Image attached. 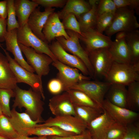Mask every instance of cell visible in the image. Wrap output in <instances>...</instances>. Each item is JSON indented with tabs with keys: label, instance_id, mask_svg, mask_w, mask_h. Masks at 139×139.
I'll use <instances>...</instances> for the list:
<instances>
[{
	"label": "cell",
	"instance_id": "cell-1",
	"mask_svg": "<svg viewBox=\"0 0 139 139\" xmlns=\"http://www.w3.org/2000/svg\"><path fill=\"white\" fill-rule=\"evenodd\" d=\"M15 99L13 108L20 109L24 108L25 112L34 121H44L41 115L44 110V102L39 92L34 91L31 88L28 90L22 89L17 85L13 90Z\"/></svg>",
	"mask_w": 139,
	"mask_h": 139
},
{
	"label": "cell",
	"instance_id": "cell-2",
	"mask_svg": "<svg viewBox=\"0 0 139 139\" xmlns=\"http://www.w3.org/2000/svg\"><path fill=\"white\" fill-rule=\"evenodd\" d=\"M105 79L111 84L126 86L139 81V63L125 64L114 61Z\"/></svg>",
	"mask_w": 139,
	"mask_h": 139
},
{
	"label": "cell",
	"instance_id": "cell-3",
	"mask_svg": "<svg viewBox=\"0 0 139 139\" xmlns=\"http://www.w3.org/2000/svg\"><path fill=\"white\" fill-rule=\"evenodd\" d=\"M135 11L128 7L117 8L111 24L105 32L106 34L109 37L119 32L138 29L139 24Z\"/></svg>",
	"mask_w": 139,
	"mask_h": 139
},
{
	"label": "cell",
	"instance_id": "cell-4",
	"mask_svg": "<svg viewBox=\"0 0 139 139\" xmlns=\"http://www.w3.org/2000/svg\"><path fill=\"white\" fill-rule=\"evenodd\" d=\"M7 57L10 67L16 79L17 83H23L31 86L33 90L39 92L43 100L45 99L42 79L37 74L26 70L13 58L6 49L2 46Z\"/></svg>",
	"mask_w": 139,
	"mask_h": 139
},
{
	"label": "cell",
	"instance_id": "cell-5",
	"mask_svg": "<svg viewBox=\"0 0 139 139\" xmlns=\"http://www.w3.org/2000/svg\"><path fill=\"white\" fill-rule=\"evenodd\" d=\"M17 38L18 43L25 46L31 47L38 53L47 55L53 62L57 60L50 50L48 43L36 35L27 24L17 29Z\"/></svg>",
	"mask_w": 139,
	"mask_h": 139
},
{
	"label": "cell",
	"instance_id": "cell-6",
	"mask_svg": "<svg viewBox=\"0 0 139 139\" xmlns=\"http://www.w3.org/2000/svg\"><path fill=\"white\" fill-rule=\"evenodd\" d=\"M66 32L69 36L68 40L62 37L56 39L66 51L72 53L80 58L87 67L91 77H93V70L90 63L88 53L82 47L79 41V34L72 30H67Z\"/></svg>",
	"mask_w": 139,
	"mask_h": 139
},
{
	"label": "cell",
	"instance_id": "cell-7",
	"mask_svg": "<svg viewBox=\"0 0 139 139\" xmlns=\"http://www.w3.org/2000/svg\"><path fill=\"white\" fill-rule=\"evenodd\" d=\"M55 126L74 135L81 134L87 129L88 125L76 116L72 115L50 117L44 123L36 127Z\"/></svg>",
	"mask_w": 139,
	"mask_h": 139
},
{
	"label": "cell",
	"instance_id": "cell-8",
	"mask_svg": "<svg viewBox=\"0 0 139 139\" xmlns=\"http://www.w3.org/2000/svg\"><path fill=\"white\" fill-rule=\"evenodd\" d=\"M88 54L93 70V77L105 79L114 61L108 49H99Z\"/></svg>",
	"mask_w": 139,
	"mask_h": 139
},
{
	"label": "cell",
	"instance_id": "cell-9",
	"mask_svg": "<svg viewBox=\"0 0 139 139\" xmlns=\"http://www.w3.org/2000/svg\"><path fill=\"white\" fill-rule=\"evenodd\" d=\"M19 43L22 51L27 60V63L33 68L41 79L42 76L47 75L50 71V65L53 62L47 55L37 52L33 48Z\"/></svg>",
	"mask_w": 139,
	"mask_h": 139
},
{
	"label": "cell",
	"instance_id": "cell-10",
	"mask_svg": "<svg viewBox=\"0 0 139 139\" xmlns=\"http://www.w3.org/2000/svg\"><path fill=\"white\" fill-rule=\"evenodd\" d=\"M111 84L107 81L86 80L78 83L68 89H77L83 91L91 97L103 109L102 105L104 98Z\"/></svg>",
	"mask_w": 139,
	"mask_h": 139
},
{
	"label": "cell",
	"instance_id": "cell-11",
	"mask_svg": "<svg viewBox=\"0 0 139 139\" xmlns=\"http://www.w3.org/2000/svg\"><path fill=\"white\" fill-rule=\"evenodd\" d=\"M52 64L58 71L57 78L62 83L65 91L76 84L90 80L91 78L80 73L78 69L64 64L58 60L53 62Z\"/></svg>",
	"mask_w": 139,
	"mask_h": 139
},
{
	"label": "cell",
	"instance_id": "cell-12",
	"mask_svg": "<svg viewBox=\"0 0 139 139\" xmlns=\"http://www.w3.org/2000/svg\"><path fill=\"white\" fill-rule=\"evenodd\" d=\"M49 46L50 50L59 61L78 69L85 75L90 76L89 72L83 62L76 56L67 53L58 41L52 42Z\"/></svg>",
	"mask_w": 139,
	"mask_h": 139
},
{
	"label": "cell",
	"instance_id": "cell-13",
	"mask_svg": "<svg viewBox=\"0 0 139 139\" xmlns=\"http://www.w3.org/2000/svg\"><path fill=\"white\" fill-rule=\"evenodd\" d=\"M79 37L85 44V50L88 53L99 49H108L112 42L109 37L95 29L81 32Z\"/></svg>",
	"mask_w": 139,
	"mask_h": 139
},
{
	"label": "cell",
	"instance_id": "cell-14",
	"mask_svg": "<svg viewBox=\"0 0 139 139\" xmlns=\"http://www.w3.org/2000/svg\"><path fill=\"white\" fill-rule=\"evenodd\" d=\"M102 106L115 121L125 126L137 120L139 118L137 112L115 105L106 99H104Z\"/></svg>",
	"mask_w": 139,
	"mask_h": 139
},
{
	"label": "cell",
	"instance_id": "cell-15",
	"mask_svg": "<svg viewBox=\"0 0 139 139\" xmlns=\"http://www.w3.org/2000/svg\"><path fill=\"white\" fill-rule=\"evenodd\" d=\"M48 106L52 113L55 116H75L74 105L66 91L50 98Z\"/></svg>",
	"mask_w": 139,
	"mask_h": 139
},
{
	"label": "cell",
	"instance_id": "cell-16",
	"mask_svg": "<svg viewBox=\"0 0 139 139\" xmlns=\"http://www.w3.org/2000/svg\"><path fill=\"white\" fill-rule=\"evenodd\" d=\"M55 8H46L44 11L41 12L40 7H38L31 13L27 22V25L32 31L45 42L46 41L42 33L43 29L49 17L55 12Z\"/></svg>",
	"mask_w": 139,
	"mask_h": 139
},
{
	"label": "cell",
	"instance_id": "cell-17",
	"mask_svg": "<svg viewBox=\"0 0 139 139\" xmlns=\"http://www.w3.org/2000/svg\"><path fill=\"white\" fill-rule=\"evenodd\" d=\"M115 121L104 109L103 113L91 121L87 129L92 139H105L107 132Z\"/></svg>",
	"mask_w": 139,
	"mask_h": 139
},
{
	"label": "cell",
	"instance_id": "cell-18",
	"mask_svg": "<svg viewBox=\"0 0 139 139\" xmlns=\"http://www.w3.org/2000/svg\"><path fill=\"white\" fill-rule=\"evenodd\" d=\"M46 42L50 43L55 38L62 37L67 40L70 37L64 29L57 13L54 12L48 18L42 30Z\"/></svg>",
	"mask_w": 139,
	"mask_h": 139
},
{
	"label": "cell",
	"instance_id": "cell-19",
	"mask_svg": "<svg viewBox=\"0 0 139 139\" xmlns=\"http://www.w3.org/2000/svg\"><path fill=\"white\" fill-rule=\"evenodd\" d=\"M12 125L20 136H27V131L35 127L39 120L34 121L25 112L20 113L15 108L11 110L10 116L8 117Z\"/></svg>",
	"mask_w": 139,
	"mask_h": 139
},
{
	"label": "cell",
	"instance_id": "cell-20",
	"mask_svg": "<svg viewBox=\"0 0 139 139\" xmlns=\"http://www.w3.org/2000/svg\"><path fill=\"white\" fill-rule=\"evenodd\" d=\"M17 29L7 31L5 38L6 50L12 53L14 59L22 67L34 73L33 68L24 59L19 46L17 38Z\"/></svg>",
	"mask_w": 139,
	"mask_h": 139
},
{
	"label": "cell",
	"instance_id": "cell-21",
	"mask_svg": "<svg viewBox=\"0 0 139 139\" xmlns=\"http://www.w3.org/2000/svg\"><path fill=\"white\" fill-rule=\"evenodd\" d=\"M17 83L7 57L0 52V88L13 90Z\"/></svg>",
	"mask_w": 139,
	"mask_h": 139
},
{
	"label": "cell",
	"instance_id": "cell-22",
	"mask_svg": "<svg viewBox=\"0 0 139 139\" xmlns=\"http://www.w3.org/2000/svg\"><path fill=\"white\" fill-rule=\"evenodd\" d=\"M108 49L114 61L121 63L131 64L130 52L125 38L120 40H115L112 41Z\"/></svg>",
	"mask_w": 139,
	"mask_h": 139
},
{
	"label": "cell",
	"instance_id": "cell-23",
	"mask_svg": "<svg viewBox=\"0 0 139 139\" xmlns=\"http://www.w3.org/2000/svg\"><path fill=\"white\" fill-rule=\"evenodd\" d=\"M39 5L32 0H15L14 6L20 27L27 23L32 12Z\"/></svg>",
	"mask_w": 139,
	"mask_h": 139
},
{
	"label": "cell",
	"instance_id": "cell-24",
	"mask_svg": "<svg viewBox=\"0 0 139 139\" xmlns=\"http://www.w3.org/2000/svg\"><path fill=\"white\" fill-rule=\"evenodd\" d=\"M91 5L89 2L83 0H68L63 9L57 14L60 19L67 14H74L77 19L82 14L89 11Z\"/></svg>",
	"mask_w": 139,
	"mask_h": 139
},
{
	"label": "cell",
	"instance_id": "cell-25",
	"mask_svg": "<svg viewBox=\"0 0 139 139\" xmlns=\"http://www.w3.org/2000/svg\"><path fill=\"white\" fill-rule=\"evenodd\" d=\"M127 91L125 86L119 84H112L106 94V99L115 105L128 108Z\"/></svg>",
	"mask_w": 139,
	"mask_h": 139
},
{
	"label": "cell",
	"instance_id": "cell-26",
	"mask_svg": "<svg viewBox=\"0 0 139 139\" xmlns=\"http://www.w3.org/2000/svg\"><path fill=\"white\" fill-rule=\"evenodd\" d=\"M98 1L89 0L88 2L91 5V9L81 15L77 19L81 32L95 28L97 19V3Z\"/></svg>",
	"mask_w": 139,
	"mask_h": 139
},
{
	"label": "cell",
	"instance_id": "cell-27",
	"mask_svg": "<svg viewBox=\"0 0 139 139\" xmlns=\"http://www.w3.org/2000/svg\"><path fill=\"white\" fill-rule=\"evenodd\" d=\"M66 91L69 94L74 105L90 106L103 111L104 109L94 100L83 91L73 89H68Z\"/></svg>",
	"mask_w": 139,
	"mask_h": 139
},
{
	"label": "cell",
	"instance_id": "cell-28",
	"mask_svg": "<svg viewBox=\"0 0 139 139\" xmlns=\"http://www.w3.org/2000/svg\"><path fill=\"white\" fill-rule=\"evenodd\" d=\"M28 136L34 135L38 136H66L75 135L65 131L55 126L35 127L29 129L27 131Z\"/></svg>",
	"mask_w": 139,
	"mask_h": 139
},
{
	"label": "cell",
	"instance_id": "cell-29",
	"mask_svg": "<svg viewBox=\"0 0 139 139\" xmlns=\"http://www.w3.org/2000/svg\"><path fill=\"white\" fill-rule=\"evenodd\" d=\"M125 40L131 56V64L139 63V31L138 29L127 32Z\"/></svg>",
	"mask_w": 139,
	"mask_h": 139
},
{
	"label": "cell",
	"instance_id": "cell-30",
	"mask_svg": "<svg viewBox=\"0 0 139 139\" xmlns=\"http://www.w3.org/2000/svg\"><path fill=\"white\" fill-rule=\"evenodd\" d=\"M75 116L87 125L104 111L88 106L74 105Z\"/></svg>",
	"mask_w": 139,
	"mask_h": 139
},
{
	"label": "cell",
	"instance_id": "cell-31",
	"mask_svg": "<svg viewBox=\"0 0 139 139\" xmlns=\"http://www.w3.org/2000/svg\"><path fill=\"white\" fill-rule=\"evenodd\" d=\"M128 86L127 97V108L137 112L139 110V81L133 82Z\"/></svg>",
	"mask_w": 139,
	"mask_h": 139
},
{
	"label": "cell",
	"instance_id": "cell-32",
	"mask_svg": "<svg viewBox=\"0 0 139 139\" xmlns=\"http://www.w3.org/2000/svg\"><path fill=\"white\" fill-rule=\"evenodd\" d=\"M14 96L13 90L0 88V105L3 114L8 117H10L11 115L10 99Z\"/></svg>",
	"mask_w": 139,
	"mask_h": 139
},
{
	"label": "cell",
	"instance_id": "cell-33",
	"mask_svg": "<svg viewBox=\"0 0 139 139\" xmlns=\"http://www.w3.org/2000/svg\"><path fill=\"white\" fill-rule=\"evenodd\" d=\"M0 134L11 139L20 135L13 127L8 117L3 114L0 116Z\"/></svg>",
	"mask_w": 139,
	"mask_h": 139
},
{
	"label": "cell",
	"instance_id": "cell-34",
	"mask_svg": "<svg viewBox=\"0 0 139 139\" xmlns=\"http://www.w3.org/2000/svg\"><path fill=\"white\" fill-rule=\"evenodd\" d=\"M7 31L18 29L19 27L16 18L14 0H7Z\"/></svg>",
	"mask_w": 139,
	"mask_h": 139
},
{
	"label": "cell",
	"instance_id": "cell-35",
	"mask_svg": "<svg viewBox=\"0 0 139 139\" xmlns=\"http://www.w3.org/2000/svg\"><path fill=\"white\" fill-rule=\"evenodd\" d=\"M126 126L115 121L109 129L105 139H123Z\"/></svg>",
	"mask_w": 139,
	"mask_h": 139
},
{
	"label": "cell",
	"instance_id": "cell-36",
	"mask_svg": "<svg viewBox=\"0 0 139 139\" xmlns=\"http://www.w3.org/2000/svg\"><path fill=\"white\" fill-rule=\"evenodd\" d=\"M114 13H109L101 15L97 18L96 30L103 33L110 26L113 20Z\"/></svg>",
	"mask_w": 139,
	"mask_h": 139
},
{
	"label": "cell",
	"instance_id": "cell-37",
	"mask_svg": "<svg viewBox=\"0 0 139 139\" xmlns=\"http://www.w3.org/2000/svg\"><path fill=\"white\" fill-rule=\"evenodd\" d=\"M62 23L65 29L81 34L79 22L75 15L71 13L67 14L62 19Z\"/></svg>",
	"mask_w": 139,
	"mask_h": 139
},
{
	"label": "cell",
	"instance_id": "cell-38",
	"mask_svg": "<svg viewBox=\"0 0 139 139\" xmlns=\"http://www.w3.org/2000/svg\"><path fill=\"white\" fill-rule=\"evenodd\" d=\"M117 9L113 0H100L97 6V18L106 13H114Z\"/></svg>",
	"mask_w": 139,
	"mask_h": 139
},
{
	"label": "cell",
	"instance_id": "cell-39",
	"mask_svg": "<svg viewBox=\"0 0 139 139\" xmlns=\"http://www.w3.org/2000/svg\"><path fill=\"white\" fill-rule=\"evenodd\" d=\"M123 139H139V123L137 120L126 126Z\"/></svg>",
	"mask_w": 139,
	"mask_h": 139
},
{
	"label": "cell",
	"instance_id": "cell-40",
	"mask_svg": "<svg viewBox=\"0 0 139 139\" xmlns=\"http://www.w3.org/2000/svg\"><path fill=\"white\" fill-rule=\"evenodd\" d=\"M47 87L49 91L51 94L55 95L60 94L63 91H65L62 83L57 78L50 80L48 83Z\"/></svg>",
	"mask_w": 139,
	"mask_h": 139
},
{
	"label": "cell",
	"instance_id": "cell-41",
	"mask_svg": "<svg viewBox=\"0 0 139 139\" xmlns=\"http://www.w3.org/2000/svg\"><path fill=\"white\" fill-rule=\"evenodd\" d=\"M117 8L128 7L138 13L139 9V0H113Z\"/></svg>",
	"mask_w": 139,
	"mask_h": 139
},
{
	"label": "cell",
	"instance_id": "cell-42",
	"mask_svg": "<svg viewBox=\"0 0 139 139\" xmlns=\"http://www.w3.org/2000/svg\"><path fill=\"white\" fill-rule=\"evenodd\" d=\"M39 5L46 8H61L64 7L67 0H32Z\"/></svg>",
	"mask_w": 139,
	"mask_h": 139
},
{
	"label": "cell",
	"instance_id": "cell-43",
	"mask_svg": "<svg viewBox=\"0 0 139 139\" xmlns=\"http://www.w3.org/2000/svg\"><path fill=\"white\" fill-rule=\"evenodd\" d=\"M48 139H91L89 131L87 129L82 133L66 136H47Z\"/></svg>",
	"mask_w": 139,
	"mask_h": 139
},
{
	"label": "cell",
	"instance_id": "cell-44",
	"mask_svg": "<svg viewBox=\"0 0 139 139\" xmlns=\"http://www.w3.org/2000/svg\"><path fill=\"white\" fill-rule=\"evenodd\" d=\"M7 32V19L0 18V42L5 41Z\"/></svg>",
	"mask_w": 139,
	"mask_h": 139
},
{
	"label": "cell",
	"instance_id": "cell-45",
	"mask_svg": "<svg viewBox=\"0 0 139 139\" xmlns=\"http://www.w3.org/2000/svg\"><path fill=\"white\" fill-rule=\"evenodd\" d=\"M0 16L6 19L7 17V0L0 1Z\"/></svg>",
	"mask_w": 139,
	"mask_h": 139
},
{
	"label": "cell",
	"instance_id": "cell-46",
	"mask_svg": "<svg viewBox=\"0 0 139 139\" xmlns=\"http://www.w3.org/2000/svg\"><path fill=\"white\" fill-rule=\"evenodd\" d=\"M127 32L120 31L117 33L115 40H118L125 38L126 36Z\"/></svg>",
	"mask_w": 139,
	"mask_h": 139
},
{
	"label": "cell",
	"instance_id": "cell-47",
	"mask_svg": "<svg viewBox=\"0 0 139 139\" xmlns=\"http://www.w3.org/2000/svg\"><path fill=\"white\" fill-rule=\"evenodd\" d=\"M38 137H30L27 136H19L15 139H37Z\"/></svg>",
	"mask_w": 139,
	"mask_h": 139
},
{
	"label": "cell",
	"instance_id": "cell-48",
	"mask_svg": "<svg viewBox=\"0 0 139 139\" xmlns=\"http://www.w3.org/2000/svg\"><path fill=\"white\" fill-rule=\"evenodd\" d=\"M37 139H48L47 136H38V138Z\"/></svg>",
	"mask_w": 139,
	"mask_h": 139
},
{
	"label": "cell",
	"instance_id": "cell-49",
	"mask_svg": "<svg viewBox=\"0 0 139 139\" xmlns=\"http://www.w3.org/2000/svg\"><path fill=\"white\" fill-rule=\"evenodd\" d=\"M0 139H11L0 134Z\"/></svg>",
	"mask_w": 139,
	"mask_h": 139
},
{
	"label": "cell",
	"instance_id": "cell-50",
	"mask_svg": "<svg viewBox=\"0 0 139 139\" xmlns=\"http://www.w3.org/2000/svg\"><path fill=\"white\" fill-rule=\"evenodd\" d=\"M3 114L2 111V108L0 105V116L2 115Z\"/></svg>",
	"mask_w": 139,
	"mask_h": 139
},
{
	"label": "cell",
	"instance_id": "cell-51",
	"mask_svg": "<svg viewBox=\"0 0 139 139\" xmlns=\"http://www.w3.org/2000/svg\"><path fill=\"white\" fill-rule=\"evenodd\" d=\"M91 139H92L91 138Z\"/></svg>",
	"mask_w": 139,
	"mask_h": 139
},
{
	"label": "cell",
	"instance_id": "cell-52",
	"mask_svg": "<svg viewBox=\"0 0 139 139\" xmlns=\"http://www.w3.org/2000/svg\"><path fill=\"white\" fill-rule=\"evenodd\" d=\"M0 18H1V17H0Z\"/></svg>",
	"mask_w": 139,
	"mask_h": 139
}]
</instances>
